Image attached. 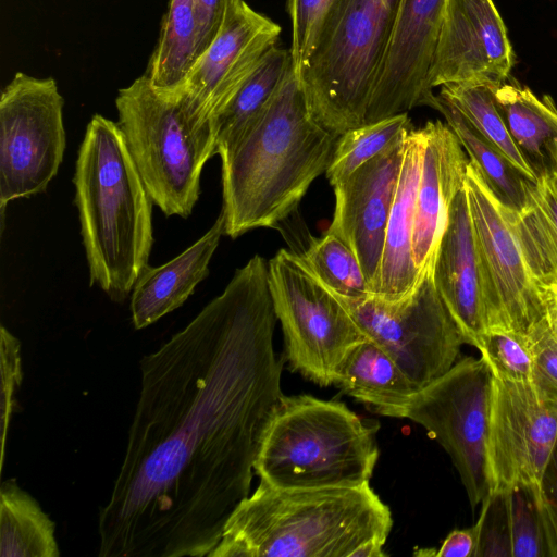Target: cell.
<instances>
[{
	"mask_svg": "<svg viewBox=\"0 0 557 557\" xmlns=\"http://www.w3.org/2000/svg\"><path fill=\"white\" fill-rule=\"evenodd\" d=\"M546 153H547V159H548V166L557 173V134L547 144Z\"/></svg>",
	"mask_w": 557,
	"mask_h": 557,
	"instance_id": "obj_42",
	"label": "cell"
},
{
	"mask_svg": "<svg viewBox=\"0 0 557 557\" xmlns=\"http://www.w3.org/2000/svg\"><path fill=\"white\" fill-rule=\"evenodd\" d=\"M1 360V469L4 463L9 425L14 410L15 396L22 383V358L20 341L3 325L0 329Z\"/></svg>",
	"mask_w": 557,
	"mask_h": 557,
	"instance_id": "obj_36",
	"label": "cell"
},
{
	"mask_svg": "<svg viewBox=\"0 0 557 557\" xmlns=\"http://www.w3.org/2000/svg\"><path fill=\"white\" fill-rule=\"evenodd\" d=\"M412 127L408 113L351 128L338 136L325 171L334 186L372 158L396 146Z\"/></svg>",
	"mask_w": 557,
	"mask_h": 557,
	"instance_id": "obj_30",
	"label": "cell"
},
{
	"mask_svg": "<svg viewBox=\"0 0 557 557\" xmlns=\"http://www.w3.org/2000/svg\"><path fill=\"white\" fill-rule=\"evenodd\" d=\"M480 540L479 520L471 527L453 530L437 550L422 549L418 555L435 557H476Z\"/></svg>",
	"mask_w": 557,
	"mask_h": 557,
	"instance_id": "obj_40",
	"label": "cell"
},
{
	"mask_svg": "<svg viewBox=\"0 0 557 557\" xmlns=\"http://www.w3.org/2000/svg\"><path fill=\"white\" fill-rule=\"evenodd\" d=\"M269 282L289 369L319 386L334 385L343 360L366 335L299 255L280 249L269 260Z\"/></svg>",
	"mask_w": 557,
	"mask_h": 557,
	"instance_id": "obj_8",
	"label": "cell"
},
{
	"mask_svg": "<svg viewBox=\"0 0 557 557\" xmlns=\"http://www.w3.org/2000/svg\"><path fill=\"white\" fill-rule=\"evenodd\" d=\"M465 188L482 269L486 331L528 334L546 317V290L524 260L509 209L470 159Z\"/></svg>",
	"mask_w": 557,
	"mask_h": 557,
	"instance_id": "obj_12",
	"label": "cell"
},
{
	"mask_svg": "<svg viewBox=\"0 0 557 557\" xmlns=\"http://www.w3.org/2000/svg\"><path fill=\"white\" fill-rule=\"evenodd\" d=\"M115 106L152 201L166 216L187 218L199 198L202 168L216 153L212 123L193 120L178 99L160 96L145 74L119 90Z\"/></svg>",
	"mask_w": 557,
	"mask_h": 557,
	"instance_id": "obj_7",
	"label": "cell"
},
{
	"mask_svg": "<svg viewBox=\"0 0 557 557\" xmlns=\"http://www.w3.org/2000/svg\"><path fill=\"white\" fill-rule=\"evenodd\" d=\"M540 494L550 556L557 557V442L543 471Z\"/></svg>",
	"mask_w": 557,
	"mask_h": 557,
	"instance_id": "obj_39",
	"label": "cell"
},
{
	"mask_svg": "<svg viewBox=\"0 0 557 557\" xmlns=\"http://www.w3.org/2000/svg\"><path fill=\"white\" fill-rule=\"evenodd\" d=\"M546 290V319L548 322V325L557 338V294L548 288L545 287Z\"/></svg>",
	"mask_w": 557,
	"mask_h": 557,
	"instance_id": "obj_41",
	"label": "cell"
},
{
	"mask_svg": "<svg viewBox=\"0 0 557 557\" xmlns=\"http://www.w3.org/2000/svg\"><path fill=\"white\" fill-rule=\"evenodd\" d=\"M341 0H288L293 66L298 73L312 54L321 33Z\"/></svg>",
	"mask_w": 557,
	"mask_h": 557,
	"instance_id": "obj_34",
	"label": "cell"
},
{
	"mask_svg": "<svg viewBox=\"0 0 557 557\" xmlns=\"http://www.w3.org/2000/svg\"><path fill=\"white\" fill-rule=\"evenodd\" d=\"M73 183L90 285L121 301L148 265L153 201L117 123L91 117Z\"/></svg>",
	"mask_w": 557,
	"mask_h": 557,
	"instance_id": "obj_4",
	"label": "cell"
},
{
	"mask_svg": "<svg viewBox=\"0 0 557 557\" xmlns=\"http://www.w3.org/2000/svg\"><path fill=\"white\" fill-rule=\"evenodd\" d=\"M447 0H400L387 54L364 124L435 108L429 72Z\"/></svg>",
	"mask_w": 557,
	"mask_h": 557,
	"instance_id": "obj_16",
	"label": "cell"
},
{
	"mask_svg": "<svg viewBox=\"0 0 557 557\" xmlns=\"http://www.w3.org/2000/svg\"><path fill=\"white\" fill-rule=\"evenodd\" d=\"M281 27L242 0L211 45L195 62L178 102L195 121L208 124L225 107L276 45Z\"/></svg>",
	"mask_w": 557,
	"mask_h": 557,
	"instance_id": "obj_14",
	"label": "cell"
},
{
	"mask_svg": "<svg viewBox=\"0 0 557 557\" xmlns=\"http://www.w3.org/2000/svg\"><path fill=\"white\" fill-rule=\"evenodd\" d=\"M493 85L463 83L441 86L440 96L449 101L528 180L537 173L510 135L497 108Z\"/></svg>",
	"mask_w": 557,
	"mask_h": 557,
	"instance_id": "obj_29",
	"label": "cell"
},
{
	"mask_svg": "<svg viewBox=\"0 0 557 557\" xmlns=\"http://www.w3.org/2000/svg\"><path fill=\"white\" fill-rule=\"evenodd\" d=\"M242 0H195L197 21L196 61L221 32L227 14Z\"/></svg>",
	"mask_w": 557,
	"mask_h": 557,
	"instance_id": "obj_38",
	"label": "cell"
},
{
	"mask_svg": "<svg viewBox=\"0 0 557 557\" xmlns=\"http://www.w3.org/2000/svg\"><path fill=\"white\" fill-rule=\"evenodd\" d=\"M64 100L52 77L16 73L0 97V208L46 190L63 159Z\"/></svg>",
	"mask_w": 557,
	"mask_h": 557,
	"instance_id": "obj_11",
	"label": "cell"
},
{
	"mask_svg": "<svg viewBox=\"0 0 557 557\" xmlns=\"http://www.w3.org/2000/svg\"><path fill=\"white\" fill-rule=\"evenodd\" d=\"M435 109L445 117L462 148L481 171L499 201L518 211L524 200L525 178L472 124L446 99L436 96Z\"/></svg>",
	"mask_w": 557,
	"mask_h": 557,
	"instance_id": "obj_28",
	"label": "cell"
},
{
	"mask_svg": "<svg viewBox=\"0 0 557 557\" xmlns=\"http://www.w3.org/2000/svg\"><path fill=\"white\" fill-rule=\"evenodd\" d=\"M195 0H170L157 46L148 62L152 88L166 99H178L196 62Z\"/></svg>",
	"mask_w": 557,
	"mask_h": 557,
	"instance_id": "obj_24",
	"label": "cell"
},
{
	"mask_svg": "<svg viewBox=\"0 0 557 557\" xmlns=\"http://www.w3.org/2000/svg\"><path fill=\"white\" fill-rule=\"evenodd\" d=\"M424 147L417 190L412 253L419 277L432 270L450 205L463 188L469 159L446 123L429 121L422 126Z\"/></svg>",
	"mask_w": 557,
	"mask_h": 557,
	"instance_id": "obj_18",
	"label": "cell"
},
{
	"mask_svg": "<svg viewBox=\"0 0 557 557\" xmlns=\"http://www.w3.org/2000/svg\"><path fill=\"white\" fill-rule=\"evenodd\" d=\"M336 297L366 337L381 347L418 389L449 371L467 344L436 289L433 269L421 274L414 288L397 300L374 295Z\"/></svg>",
	"mask_w": 557,
	"mask_h": 557,
	"instance_id": "obj_9",
	"label": "cell"
},
{
	"mask_svg": "<svg viewBox=\"0 0 557 557\" xmlns=\"http://www.w3.org/2000/svg\"><path fill=\"white\" fill-rule=\"evenodd\" d=\"M377 429L344 403L283 395L262 433L253 471L280 488L361 485L379 459Z\"/></svg>",
	"mask_w": 557,
	"mask_h": 557,
	"instance_id": "obj_5",
	"label": "cell"
},
{
	"mask_svg": "<svg viewBox=\"0 0 557 557\" xmlns=\"http://www.w3.org/2000/svg\"><path fill=\"white\" fill-rule=\"evenodd\" d=\"M337 138L312 116L292 63L263 110L218 153L224 234L283 223L327 170Z\"/></svg>",
	"mask_w": 557,
	"mask_h": 557,
	"instance_id": "obj_2",
	"label": "cell"
},
{
	"mask_svg": "<svg viewBox=\"0 0 557 557\" xmlns=\"http://www.w3.org/2000/svg\"><path fill=\"white\" fill-rule=\"evenodd\" d=\"M513 50L493 0H447L434 50L429 84L506 82Z\"/></svg>",
	"mask_w": 557,
	"mask_h": 557,
	"instance_id": "obj_15",
	"label": "cell"
},
{
	"mask_svg": "<svg viewBox=\"0 0 557 557\" xmlns=\"http://www.w3.org/2000/svg\"><path fill=\"white\" fill-rule=\"evenodd\" d=\"M557 442V404L531 382L493 376L487 436L491 491L518 484L540 487Z\"/></svg>",
	"mask_w": 557,
	"mask_h": 557,
	"instance_id": "obj_13",
	"label": "cell"
},
{
	"mask_svg": "<svg viewBox=\"0 0 557 557\" xmlns=\"http://www.w3.org/2000/svg\"><path fill=\"white\" fill-rule=\"evenodd\" d=\"M334 385L371 412L391 418H406L419 391L397 363L368 338L347 354Z\"/></svg>",
	"mask_w": 557,
	"mask_h": 557,
	"instance_id": "obj_22",
	"label": "cell"
},
{
	"mask_svg": "<svg viewBox=\"0 0 557 557\" xmlns=\"http://www.w3.org/2000/svg\"><path fill=\"white\" fill-rule=\"evenodd\" d=\"M54 523L15 480L0 487V557H59Z\"/></svg>",
	"mask_w": 557,
	"mask_h": 557,
	"instance_id": "obj_26",
	"label": "cell"
},
{
	"mask_svg": "<svg viewBox=\"0 0 557 557\" xmlns=\"http://www.w3.org/2000/svg\"><path fill=\"white\" fill-rule=\"evenodd\" d=\"M269 260L140 361L122 466L98 518L100 557H208L249 496L265 425L284 395Z\"/></svg>",
	"mask_w": 557,
	"mask_h": 557,
	"instance_id": "obj_1",
	"label": "cell"
},
{
	"mask_svg": "<svg viewBox=\"0 0 557 557\" xmlns=\"http://www.w3.org/2000/svg\"><path fill=\"white\" fill-rule=\"evenodd\" d=\"M406 137L333 186L335 209L326 233L338 237L354 250L372 295L401 171Z\"/></svg>",
	"mask_w": 557,
	"mask_h": 557,
	"instance_id": "obj_17",
	"label": "cell"
},
{
	"mask_svg": "<svg viewBox=\"0 0 557 557\" xmlns=\"http://www.w3.org/2000/svg\"><path fill=\"white\" fill-rule=\"evenodd\" d=\"M423 147L422 127H411L406 137L401 171L373 294L385 300L405 297L414 288L419 280L412 253V233Z\"/></svg>",
	"mask_w": 557,
	"mask_h": 557,
	"instance_id": "obj_20",
	"label": "cell"
},
{
	"mask_svg": "<svg viewBox=\"0 0 557 557\" xmlns=\"http://www.w3.org/2000/svg\"><path fill=\"white\" fill-rule=\"evenodd\" d=\"M392 525L391 509L370 482L280 488L260 481L208 557H354L369 541L386 543Z\"/></svg>",
	"mask_w": 557,
	"mask_h": 557,
	"instance_id": "obj_3",
	"label": "cell"
},
{
	"mask_svg": "<svg viewBox=\"0 0 557 557\" xmlns=\"http://www.w3.org/2000/svg\"><path fill=\"white\" fill-rule=\"evenodd\" d=\"M476 349L488 364L493 376L513 382H530L533 352L527 334L508 330H487Z\"/></svg>",
	"mask_w": 557,
	"mask_h": 557,
	"instance_id": "obj_33",
	"label": "cell"
},
{
	"mask_svg": "<svg viewBox=\"0 0 557 557\" xmlns=\"http://www.w3.org/2000/svg\"><path fill=\"white\" fill-rule=\"evenodd\" d=\"M314 276L332 293L345 298L372 295L354 250L338 237L326 233L310 242L299 255Z\"/></svg>",
	"mask_w": 557,
	"mask_h": 557,
	"instance_id": "obj_31",
	"label": "cell"
},
{
	"mask_svg": "<svg viewBox=\"0 0 557 557\" xmlns=\"http://www.w3.org/2000/svg\"><path fill=\"white\" fill-rule=\"evenodd\" d=\"M481 505L476 557H511L506 491H491Z\"/></svg>",
	"mask_w": 557,
	"mask_h": 557,
	"instance_id": "obj_35",
	"label": "cell"
},
{
	"mask_svg": "<svg viewBox=\"0 0 557 557\" xmlns=\"http://www.w3.org/2000/svg\"><path fill=\"white\" fill-rule=\"evenodd\" d=\"M433 278L466 343L476 348L486 331L484 284L465 186L450 205Z\"/></svg>",
	"mask_w": 557,
	"mask_h": 557,
	"instance_id": "obj_19",
	"label": "cell"
},
{
	"mask_svg": "<svg viewBox=\"0 0 557 557\" xmlns=\"http://www.w3.org/2000/svg\"><path fill=\"white\" fill-rule=\"evenodd\" d=\"M506 126L537 172L548 166L547 144L557 134V108L549 96L537 98L516 82L493 85Z\"/></svg>",
	"mask_w": 557,
	"mask_h": 557,
	"instance_id": "obj_25",
	"label": "cell"
},
{
	"mask_svg": "<svg viewBox=\"0 0 557 557\" xmlns=\"http://www.w3.org/2000/svg\"><path fill=\"white\" fill-rule=\"evenodd\" d=\"M533 352L531 383L547 400L557 404V338L546 317L527 334Z\"/></svg>",
	"mask_w": 557,
	"mask_h": 557,
	"instance_id": "obj_37",
	"label": "cell"
},
{
	"mask_svg": "<svg viewBox=\"0 0 557 557\" xmlns=\"http://www.w3.org/2000/svg\"><path fill=\"white\" fill-rule=\"evenodd\" d=\"M505 491L511 557H552L540 487L518 484Z\"/></svg>",
	"mask_w": 557,
	"mask_h": 557,
	"instance_id": "obj_32",
	"label": "cell"
},
{
	"mask_svg": "<svg viewBox=\"0 0 557 557\" xmlns=\"http://www.w3.org/2000/svg\"><path fill=\"white\" fill-rule=\"evenodd\" d=\"M292 63L289 50L277 45L263 55L240 88L212 120L216 153L230 146L263 110L281 86Z\"/></svg>",
	"mask_w": 557,
	"mask_h": 557,
	"instance_id": "obj_27",
	"label": "cell"
},
{
	"mask_svg": "<svg viewBox=\"0 0 557 557\" xmlns=\"http://www.w3.org/2000/svg\"><path fill=\"white\" fill-rule=\"evenodd\" d=\"M509 215L535 281L543 288L557 286V173L547 166L534 182L525 180L523 205Z\"/></svg>",
	"mask_w": 557,
	"mask_h": 557,
	"instance_id": "obj_23",
	"label": "cell"
},
{
	"mask_svg": "<svg viewBox=\"0 0 557 557\" xmlns=\"http://www.w3.org/2000/svg\"><path fill=\"white\" fill-rule=\"evenodd\" d=\"M224 234V214L196 243L160 267L147 265L131 295L132 321L144 329L181 307L209 274L210 260Z\"/></svg>",
	"mask_w": 557,
	"mask_h": 557,
	"instance_id": "obj_21",
	"label": "cell"
},
{
	"mask_svg": "<svg viewBox=\"0 0 557 557\" xmlns=\"http://www.w3.org/2000/svg\"><path fill=\"white\" fill-rule=\"evenodd\" d=\"M492 386L493 373L485 360L465 357L419 389L406 414L448 454L472 509L491 492L487 436Z\"/></svg>",
	"mask_w": 557,
	"mask_h": 557,
	"instance_id": "obj_10",
	"label": "cell"
},
{
	"mask_svg": "<svg viewBox=\"0 0 557 557\" xmlns=\"http://www.w3.org/2000/svg\"><path fill=\"white\" fill-rule=\"evenodd\" d=\"M400 0H341L296 73L314 120L342 135L364 124Z\"/></svg>",
	"mask_w": 557,
	"mask_h": 557,
	"instance_id": "obj_6",
	"label": "cell"
}]
</instances>
